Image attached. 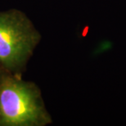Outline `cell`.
Returning a JSON list of instances; mask_svg holds the SVG:
<instances>
[{"instance_id": "cell-1", "label": "cell", "mask_w": 126, "mask_h": 126, "mask_svg": "<svg viewBox=\"0 0 126 126\" xmlns=\"http://www.w3.org/2000/svg\"><path fill=\"white\" fill-rule=\"evenodd\" d=\"M50 122L39 89L0 70V125L38 126Z\"/></svg>"}, {"instance_id": "cell-2", "label": "cell", "mask_w": 126, "mask_h": 126, "mask_svg": "<svg viewBox=\"0 0 126 126\" xmlns=\"http://www.w3.org/2000/svg\"><path fill=\"white\" fill-rule=\"evenodd\" d=\"M39 35L18 12L0 13V64L18 70L31 56Z\"/></svg>"}]
</instances>
